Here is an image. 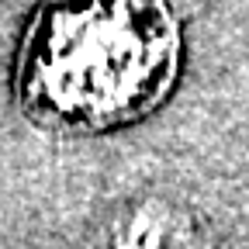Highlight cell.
Instances as JSON below:
<instances>
[{
    "instance_id": "cell-1",
    "label": "cell",
    "mask_w": 249,
    "mask_h": 249,
    "mask_svg": "<svg viewBox=\"0 0 249 249\" xmlns=\"http://www.w3.org/2000/svg\"><path fill=\"white\" fill-rule=\"evenodd\" d=\"M156 11H62L31 45V93L66 118H114L142 101L156 62Z\"/></svg>"
}]
</instances>
